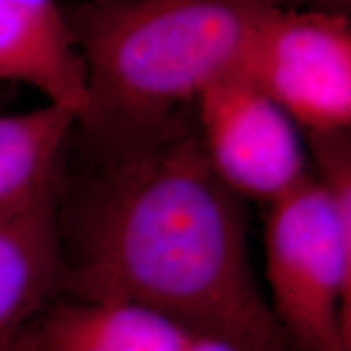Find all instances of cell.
I'll return each instance as SVG.
<instances>
[{
    "label": "cell",
    "instance_id": "6",
    "mask_svg": "<svg viewBox=\"0 0 351 351\" xmlns=\"http://www.w3.org/2000/svg\"><path fill=\"white\" fill-rule=\"evenodd\" d=\"M59 182L0 218V351H29L34 327L62 295Z\"/></svg>",
    "mask_w": 351,
    "mask_h": 351
},
{
    "label": "cell",
    "instance_id": "9",
    "mask_svg": "<svg viewBox=\"0 0 351 351\" xmlns=\"http://www.w3.org/2000/svg\"><path fill=\"white\" fill-rule=\"evenodd\" d=\"M77 117L54 104L0 116V218L59 182V158Z\"/></svg>",
    "mask_w": 351,
    "mask_h": 351
},
{
    "label": "cell",
    "instance_id": "7",
    "mask_svg": "<svg viewBox=\"0 0 351 351\" xmlns=\"http://www.w3.org/2000/svg\"><path fill=\"white\" fill-rule=\"evenodd\" d=\"M0 82L23 83L78 122L88 111L85 69L56 0H0Z\"/></svg>",
    "mask_w": 351,
    "mask_h": 351
},
{
    "label": "cell",
    "instance_id": "2",
    "mask_svg": "<svg viewBox=\"0 0 351 351\" xmlns=\"http://www.w3.org/2000/svg\"><path fill=\"white\" fill-rule=\"evenodd\" d=\"M275 5L257 0H98L69 20L91 125L114 148L163 130L208 88L243 72Z\"/></svg>",
    "mask_w": 351,
    "mask_h": 351
},
{
    "label": "cell",
    "instance_id": "3",
    "mask_svg": "<svg viewBox=\"0 0 351 351\" xmlns=\"http://www.w3.org/2000/svg\"><path fill=\"white\" fill-rule=\"evenodd\" d=\"M307 137L317 174L269 204V306L296 351H351L348 132Z\"/></svg>",
    "mask_w": 351,
    "mask_h": 351
},
{
    "label": "cell",
    "instance_id": "5",
    "mask_svg": "<svg viewBox=\"0 0 351 351\" xmlns=\"http://www.w3.org/2000/svg\"><path fill=\"white\" fill-rule=\"evenodd\" d=\"M195 106L210 166L243 200L271 204L311 174L298 125L243 73L208 88Z\"/></svg>",
    "mask_w": 351,
    "mask_h": 351
},
{
    "label": "cell",
    "instance_id": "4",
    "mask_svg": "<svg viewBox=\"0 0 351 351\" xmlns=\"http://www.w3.org/2000/svg\"><path fill=\"white\" fill-rule=\"evenodd\" d=\"M241 73L307 135L348 132L351 29L341 12L276 7L254 38Z\"/></svg>",
    "mask_w": 351,
    "mask_h": 351
},
{
    "label": "cell",
    "instance_id": "11",
    "mask_svg": "<svg viewBox=\"0 0 351 351\" xmlns=\"http://www.w3.org/2000/svg\"><path fill=\"white\" fill-rule=\"evenodd\" d=\"M257 2L269 3V5L275 7H285V5H298V3H313V5H319V8H333L335 10L337 5L343 3L345 0H257Z\"/></svg>",
    "mask_w": 351,
    "mask_h": 351
},
{
    "label": "cell",
    "instance_id": "8",
    "mask_svg": "<svg viewBox=\"0 0 351 351\" xmlns=\"http://www.w3.org/2000/svg\"><path fill=\"white\" fill-rule=\"evenodd\" d=\"M192 337L142 306L59 296L39 317L29 351H184Z\"/></svg>",
    "mask_w": 351,
    "mask_h": 351
},
{
    "label": "cell",
    "instance_id": "10",
    "mask_svg": "<svg viewBox=\"0 0 351 351\" xmlns=\"http://www.w3.org/2000/svg\"><path fill=\"white\" fill-rule=\"evenodd\" d=\"M184 351H247L243 346L232 343L225 339H217V337H204L194 335L189 341Z\"/></svg>",
    "mask_w": 351,
    "mask_h": 351
},
{
    "label": "cell",
    "instance_id": "1",
    "mask_svg": "<svg viewBox=\"0 0 351 351\" xmlns=\"http://www.w3.org/2000/svg\"><path fill=\"white\" fill-rule=\"evenodd\" d=\"M62 295L121 301L247 351H296L258 287L243 199L210 166L194 127L169 122L114 148L59 207Z\"/></svg>",
    "mask_w": 351,
    "mask_h": 351
}]
</instances>
